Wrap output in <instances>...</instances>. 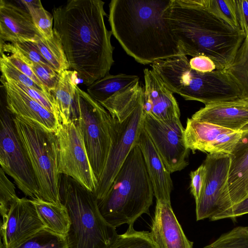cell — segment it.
Segmentation results:
<instances>
[{
	"mask_svg": "<svg viewBox=\"0 0 248 248\" xmlns=\"http://www.w3.org/2000/svg\"><path fill=\"white\" fill-rule=\"evenodd\" d=\"M104 4L101 0H71L53 10V29L69 67L87 86L108 74L114 62Z\"/></svg>",
	"mask_w": 248,
	"mask_h": 248,
	"instance_id": "obj_1",
	"label": "cell"
},
{
	"mask_svg": "<svg viewBox=\"0 0 248 248\" xmlns=\"http://www.w3.org/2000/svg\"><path fill=\"white\" fill-rule=\"evenodd\" d=\"M172 0H112L108 22L112 35L142 64L183 55L165 17Z\"/></svg>",
	"mask_w": 248,
	"mask_h": 248,
	"instance_id": "obj_2",
	"label": "cell"
},
{
	"mask_svg": "<svg viewBox=\"0 0 248 248\" xmlns=\"http://www.w3.org/2000/svg\"><path fill=\"white\" fill-rule=\"evenodd\" d=\"M165 17L184 55H205L217 70H226L246 35L202 5L199 0H172Z\"/></svg>",
	"mask_w": 248,
	"mask_h": 248,
	"instance_id": "obj_3",
	"label": "cell"
},
{
	"mask_svg": "<svg viewBox=\"0 0 248 248\" xmlns=\"http://www.w3.org/2000/svg\"><path fill=\"white\" fill-rule=\"evenodd\" d=\"M144 88L139 80L99 103L111 116L110 146L94 193L98 201L106 196L143 127Z\"/></svg>",
	"mask_w": 248,
	"mask_h": 248,
	"instance_id": "obj_4",
	"label": "cell"
},
{
	"mask_svg": "<svg viewBox=\"0 0 248 248\" xmlns=\"http://www.w3.org/2000/svg\"><path fill=\"white\" fill-rule=\"evenodd\" d=\"M154 196L141 151L136 143L98 205L105 220L116 228L134 224L142 215H149Z\"/></svg>",
	"mask_w": 248,
	"mask_h": 248,
	"instance_id": "obj_5",
	"label": "cell"
},
{
	"mask_svg": "<svg viewBox=\"0 0 248 248\" xmlns=\"http://www.w3.org/2000/svg\"><path fill=\"white\" fill-rule=\"evenodd\" d=\"M59 188L71 222L65 237L68 248H110L118 234L102 215L94 194L62 174Z\"/></svg>",
	"mask_w": 248,
	"mask_h": 248,
	"instance_id": "obj_6",
	"label": "cell"
},
{
	"mask_svg": "<svg viewBox=\"0 0 248 248\" xmlns=\"http://www.w3.org/2000/svg\"><path fill=\"white\" fill-rule=\"evenodd\" d=\"M166 87L186 100L205 105L239 99L240 90L226 70L201 73L192 69L186 56L181 55L151 64Z\"/></svg>",
	"mask_w": 248,
	"mask_h": 248,
	"instance_id": "obj_7",
	"label": "cell"
},
{
	"mask_svg": "<svg viewBox=\"0 0 248 248\" xmlns=\"http://www.w3.org/2000/svg\"><path fill=\"white\" fill-rule=\"evenodd\" d=\"M38 186L40 199L62 203L60 196L59 145L56 134L12 117Z\"/></svg>",
	"mask_w": 248,
	"mask_h": 248,
	"instance_id": "obj_8",
	"label": "cell"
},
{
	"mask_svg": "<svg viewBox=\"0 0 248 248\" xmlns=\"http://www.w3.org/2000/svg\"><path fill=\"white\" fill-rule=\"evenodd\" d=\"M79 110L78 123L88 157L98 182L110 149L111 116L87 93L76 86Z\"/></svg>",
	"mask_w": 248,
	"mask_h": 248,
	"instance_id": "obj_9",
	"label": "cell"
},
{
	"mask_svg": "<svg viewBox=\"0 0 248 248\" xmlns=\"http://www.w3.org/2000/svg\"><path fill=\"white\" fill-rule=\"evenodd\" d=\"M0 164L26 196L40 198L35 177L17 135L12 117L1 110L0 128Z\"/></svg>",
	"mask_w": 248,
	"mask_h": 248,
	"instance_id": "obj_10",
	"label": "cell"
},
{
	"mask_svg": "<svg viewBox=\"0 0 248 248\" xmlns=\"http://www.w3.org/2000/svg\"><path fill=\"white\" fill-rule=\"evenodd\" d=\"M59 145V172L95 192L98 181L91 166L78 122L61 124L56 134Z\"/></svg>",
	"mask_w": 248,
	"mask_h": 248,
	"instance_id": "obj_11",
	"label": "cell"
},
{
	"mask_svg": "<svg viewBox=\"0 0 248 248\" xmlns=\"http://www.w3.org/2000/svg\"><path fill=\"white\" fill-rule=\"evenodd\" d=\"M203 164L206 174L201 196L196 204L197 221L210 218L232 207L228 188L229 155L209 154Z\"/></svg>",
	"mask_w": 248,
	"mask_h": 248,
	"instance_id": "obj_12",
	"label": "cell"
},
{
	"mask_svg": "<svg viewBox=\"0 0 248 248\" xmlns=\"http://www.w3.org/2000/svg\"><path fill=\"white\" fill-rule=\"evenodd\" d=\"M143 128L170 173L188 165L190 150L186 144L185 128L180 119L163 121L145 114Z\"/></svg>",
	"mask_w": 248,
	"mask_h": 248,
	"instance_id": "obj_13",
	"label": "cell"
},
{
	"mask_svg": "<svg viewBox=\"0 0 248 248\" xmlns=\"http://www.w3.org/2000/svg\"><path fill=\"white\" fill-rule=\"evenodd\" d=\"M235 131L212 124L187 119L185 128L186 147L193 154L196 151L211 154L229 155L241 136Z\"/></svg>",
	"mask_w": 248,
	"mask_h": 248,
	"instance_id": "obj_14",
	"label": "cell"
},
{
	"mask_svg": "<svg viewBox=\"0 0 248 248\" xmlns=\"http://www.w3.org/2000/svg\"><path fill=\"white\" fill-rule=\"evenodd\" d=\"M3 248H14L45 228L31 200L18 198L1 222Z\"/></svg>",
	"mask_w": 248,
	"mask_h": 248,
	"instance_id": "obj_15",
	"label": "cell"
},
{
	"mask_svg": "<svg viewBox=\"0 0 248 248\" xmlns=\"http://www.w3.org/2000/svg\"><path fill=\"white\" fill-rule=\"evenodd\" d=\"M6 94V108L13 116L57 134L61 123L52 112L9 80L0 78Z\"/></svg>",
	"mask_w": 248,
	"mask_h": 248,
	"instance_id": "obj_16",
	"label": "cell"
},
{
	"mask_svg": "<svg viewBox=\"0 0 248 248\" xmlns=\"http://www.w3.org/2000/svg\"><path fill=\"white\" fill-rule=\"evenodd\" d=\"M143 72L145 114L163 121L180 119V110L173 93L153 69L145 68Z\"/></svg>",
	"mask_w": 248,
	"mask_h": 248,
	"instance_id": "obj_17",
	"label": "cell"
},
{
	"mask_svg": "<svg viewBox=\"0 0 248 248\" xmlns=\"http://www.w3.org/2000/svg\"><path fill=\"white\" fill-rule=\"evenodd\" d=\"M151 238L155 248H193L172 208L170 202L156 200Z\"/></svg>",
	"mask_w": 248,
	"mask_h": 248,
	"instance_id": "obj_18",
	"label": "cell"
},
{
	"mask_svg": "<svg viewBox=\"0 0 248 248\" xmlns=\"http://www.w3.org/2000/svg\"><path fill=\"white\" fill-rule=\"evenodd\" d=\"M38 35H41L35 27L28 11L17 4L0 0V43L33 42Z\"/></svg>",
	"mask_w": 248,
	"mask_h": 248,
	"instance_id": "obj_19",
	"label": "cell"
},
{
	"mask_svg": "<svg viewBox=\"0 0 248 248\" xmlns=\"http://www.w3.org/2000/svg\"><path fill=\"white\" fill-rule=\"evenodd\" d=\"M191 118L240 131L248 125V102L238 99L207 104Z\"/></svg>",
	"mask_w": 248,
	"mask_h": 248,
	"instance_id": "obj_20",
	"label": "cell"
},
{
	"mask_svg": "<svg viewBox=\"0 0 248 248\" xmlns=\"http://www.w3.org/2000/svg\"><path fill=\"white\" fill-rule=\"evenodd\" d=\"M136 144L141 151L156 200L170 202L173 187L170 173L143 127Z\"/></svg>",
	"mask_w": 248,
	"mask_h": 248,
	"instance_id": "obj_21",
	"label": "cell"
},
{
	"mask_svg": "<svg viewBox=\"0 0 248 248\" xmlns=\"http://www.w3.org/2000/svg\"><path fill=\"white\" fill-rule=\"evenodd\" d=\"M229 155L228 188L232 206L248 197V129L242 130L241 136Z\"/></svg>",
	"mask_w": 248,
	"mask_h": 248,
	"instance_id": "obj_22",
	"label": "cell"
},
{
	"mask_svg": "<svg viewBox=\"0 0 248 248\" xmlns=\"http://www.w3.org/2000/svg\"><path fill=\"white\" fill-rule=\"evenodd\" d=\"M77 73L66 70L60 74L59 78L52 94L60 114L61 124L78 122L79 110L76 92Z\"/></svg>",
	"mask_w": 248,
	"mask_h": 248,
	"instance_id": "obj_23",
	"label": "cell"
},
{
	"mask_svg": "<svg viewBox=\"0 0 248 248\" xmlns=\"http://www.w3.org/2000/svg\"><path fill=\"white\" fill-rule=\"evenodd\" d=\"M45 228L65 237L70 226V220L66 207L40 198L31 199Z\"/></svg>",
	"mask_w": 248,
	"mask_h": 248,
	"instance_id": "obj_24",
	"label": "cell"
},
{
	"mask_svg": "<svg viewBox=\"0 0 248 248\" xmlns=\"http://www.w3.org/2000/svg\"><path fill=\"white\" fill-rule=\"evenodd\" d=\"M138 80L139 78L136 75L108 74L88 86L87 93L100 103Z\"/></svg>",
	"mask_w": 248,
	"mask_h": 248,
	"instance_id": "obj_25",
	"label": "cell"
},
{
	"mask_svg": "<svg viewBox=\"0 0 248 248\" xmlns=\"http://www.w3.org/2000/svg\"><path fill=\"white\" fill-rule=\"evenodd\" d=\"M33 43L46 60L58 74L70 67L60 36L53 29V37L48 39L37 36Z\"/></svg>",
	"mask_w": 248,
	"mask_h": 248,
	"instance_id": "obj_26",
	"label": "cell"
},
{
	"mask_svg": "<svg viewBox=\"0 0 248 248\" xmlns=\"http://www.w3.org/2000/svg\"><path fill=\"white\" fill-rule=\"evenodd\" d=\"M226 70L241 91L239 99L248 102V33L238 50L234 61Z\"/></svg>",
	"mask_w": 248,
	"mask_h": 248,
	"instance_id": "obj_27",
	"label": "cell"
},
{
	"mask_svg": "<svg viewBox=\"0 0 248 248\" xmlns=\"http://www.w3.org/2000/svg\"><path fill=\"white\" fill-rule=\"evenodd\" d=\"M20 6L29 11L33 23L41 36L46 39L53 35V16L43 6L39 0H18Z\"/></svg>",
	"mask_w": 248,
	"mask_h": 248,
	"instance_id": "obj_28",
	"label": "cell"
},
{
	"mask_svg": "<svg viewBox=\"0 0 248 248\" xmlns=\"http://www.w3.org/2000/svg\"><path fill=\"white\" fill-rule=\"evenodd\" d=\"M210 12L235 29H240L236 0H199Z\"/></svg>",
	"mask_w": 248,
	"mask_h": 248,
	"instance_id": "obj_29",
	"label": "cell"
},
{
	"mask_svg": "<svg viewBox=\"0 0 248 248\" xmlns=\"http://www.w3.org/2000/svg\"><path fill=\"white\" fill-rule=\"evenodd\" d=\"M133 225H128L124 233L118 234L110 248H155L150 232L136 231Z\"/></svg>",
	"mask_w": 248,
	"mask_h": 248,
	"instance_id": "obj_30",
	"label": "cell"
},
{
	"mask_svg": "<svg viewBox=\"0 0 248 248\" xmlns=\"http://www.w3.org/2000/svg\"><path fill=\"white\" fill-rule=\"evenodd\" d=\"M14 248H68L65 237L46 228Z\"/></svg>",
	"mask_w": 248,
	"mask_h": 248,
	"instance_id": "obj_31",
	"label": "cell"
},
{
	"mask_svg": "<svg viewBox=\"0 0 248 248\" xmlns=\"http://www.w3.org/2000/svg\"><path fill=\"white\" fill-rule=\"evenodd\" d=\"M204 248H248V227H235Z\"/></svg>",
	"mask_w": 248,
	"mask_h": 248,
	"instance_id": "obj_32",
	"label": "cell"
},
{
	"mask_svg": "<svg viewBox=\"0 0 248 248\" xmlns=\"http://www.w3.org/2000/svg\"><path fill=\"white\" fill-rule=\"evenodd\" d=\"M5 52L16 53L20 57L30 66L37 77L46 88L48 92L52 94L56 87L60 74L57 73L50 67L30 61L16 51L8 50Z\"/></svg>",
	"mask_w": 248,
	"mask_h": 248,
	"instance_id": "obj_33",
	"label": "cell"
},
{
	"mask_svg": "<svg viewBox=\"0 0 248 248\" xmlns=\"http://www.w3.org/2000/svg\"><path fill=\"white\" fill-rule=\"evenodd\" d=\"M6 174L0 169V213L3 220L7 216L12 203L18 197L15 185L8 178Z\"/></svg>",
	"mask_w": 248,
	"mask_h": 248,
	"instance_id": "obj_34",
	"label": "cell"
},
{
	"mask_svg": "<svg viewBox=\"0 0 248 248\" xmlns=\"http://www.w3.org/2000/svg\"><path fill=\"white\" fill-rule=\"evenodd\" d=\"M6 80L12 81L24 93L36 100L49 111L54 113L60 122L59 111L55 98L53 95H48L42 91L27 87L13 80L7 79Z\"/></svg>",
	"mask_w": 248,
	"mask_h": 248,
	"instance_id": "obj_35",
	"label": "cell"
},
{
	"mask_svg": "<svg viewBox=\"0 0 248 248\" xmlns=\"http://www.w3.org/2000/svg\"><path fill=\"white\" fill-rule=\"evenodd\" d=\"M0 68L1 78L13 80L27 87L42 91L40 88L31 78L1 57L0 58Z\"/></svg>",
	"mask_w": 248,
	"mask_h": 248,
	"instance_id": "obj_36",
	"label": "cell"
},
{
	"mask_svg": "<svg viewBox=\"0 0 248 248\" xmlns=\"http://www.w3.org/2000/svg\"><path fill=\"white\" fill-rule=\"evenodd\" d=\"M1 57L3 58L14 67L31 78L45 93L52 95L46 88L35 75L32 69L16 53H10L7 55L0 53Z\"/></svg>",
	"mask_w": 248,
	"mask_h": 248,
	"instance_id": "obj_37",
	"label": "cell"
},
{
	"mask_svg": "<svg viewBox=\"0 0 248 248\" xmlns=\"http://www.w3.org/2000/svg\"><path fill=\"white\" fill-rule=\"evenodd\" d=\"M206 174V168L203 163L197 170L190 173V189L196 204L198 202L203 188Z\"/></svg>",
	"mask_w": 248,
	"mask_h": 248,
	"instance_id": "obj_38",
	"label": "cell"
},
{
	"mask_svg": "<svg viewBox=\"0 0 248 248\" xmlns=\"http://www.w3.org/2000/svg\"><path fill=\"white\" fill-rule=\"evenodd\" d=\"M247 214H248V197L227 210L212 216L210 219L211 221H216L227 218L232 219Z\"/></svg>",
	"mask_w": 248,
	"mask_h": 248,
	"instance_id": "obj_39",
	"label": "cell"
},
{
	"mask_svg": "<svg viewBox=\"0 0 248 248\" xmlns=\"http://www.w3.org/2000/svg\"><path fill=\"white\" fill-rule=\"evenodd\" d=\"M189 62L192 69L199 72H210L216 69L215 63L213 60L205 55H201L192 57Z\"/></svg>",
	"mask_w": 248,
	"mask_h": 248,
	"instance_id": "obj_40",
	"label": "cell"
},
{
	"mask_svg": "<svg viewBox=\"0 0 248 248\" xmlns=\"http://www.w3.org/2000/svg\"><path fill=\"white\" fill-rule=\"evenodd\" d=\"M237 15L240 29L248 33V0H236Z\"/></svg>",
	"mask_w": 248,
	"mask_h": 248,
	"instance_id": "obj_41",
	"label": "cell"
},
{
	"mask_svg": "<svg viewBox=\"0 0 248 248\" xmlns=\"http://www.w3.org/2000/svg\"><path fill=\"white\" fill-rule=\"evenodd\" d=\"M244 129H248V125H247V126H246Z\"/></svg>",
	"mask_w": 248,
	"mask_h": 248,
	"instance_id": "obj_42",
	"label": "cell"
}]
</instances>
